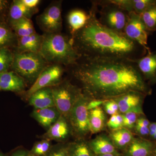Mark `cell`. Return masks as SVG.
<instances>
[{
    "mask_svg": "<svg viewBox=\"0 0 156 156\" xmlns=\"http://www.w3.org/2000/svg\"><path fill=\"white\" fill-rule=\"evenodd\" d=\"M90 100L88 96L82 93L73 107L68 119L71 126L73 134L78 139H83L91 133L89 110L87 108Z\"/></svg>",
    "mask_w": 156,
    "mask_h": 156,
    "instance_id": "6",
    "label": "cell"
},
{
    "mask_svg": "<svg viewBox=\"0 0 156 156\" xmlns=\"http://www.w3.org/2000/svg\"><path fill=\"white\" fill-rule=\"evenodd\" d=\"M134 129H135L136 133L141 136H147L150 134V130L149 127L136 124L134 127Z\"/></svg>",
    "mask_w": 156,
    "mask_h": 156,
    "instance_id": "36",
    "label": "cell"
},
{
    "mask_svg": "<svg viewBox=\"0 0 156 156\" xmlns=\"http://www.w3.org/2000/svg\"><path fill=\"white\" fill-rule=\"evenodd\" d=\"M71 134H73L72 129L69 121L66 118L61 115L42 136V138L51 141L55 140L58 143H64Z\"/></svg>",
    "mask_w": 156,
    "mask_h": 156,
    "instance_id": "12",
    "label": "cell"
},
{
    "mask_svg": "<svg viewBox=\"0 0 156 156\" xmlns=\"http://www.w3.org/2000/svg\"><path fill=\"white\" fill-rule=\"evenodd\" d=\"M9 156H34L30 153V151L23 148H18L13 151Z\"/></svg>",
    "mask_w": 156,
    "mask_h": 156,
    "instance_id": "35",
    "label": "cell"
},
{
    "mask_svg": "<svg viewBox=\"0 0 156 156\" xmlns=\"http://www.w3.org/2000/svg\"><path fill=\"white\" fill-rule=\"evenodd\" d=\"M61 115L55 106L34 109L31 113V116L48 130L56 122Z\"/></svg>",
    "mask_w": 156,
    "mask_h": 156,
    "instance_id": "16",
    "label": "cell"
},
{
    "mask_svg": "<svg viewBox=\"0 0 156 156\" xmlns=\"http://www.w3.org/2000/svg\"><path fill=\"white\" fill-rule=\"evenodd\" d=\"M0 91H1V89H0Z\"/></svg>",
    "mask_w": 156,
    "mask_h": 156,
    "instance_id": "46",
    "label": "cell"
},
{
    "mask_svg": "<svg viewBox=\"0 0 156 156\" xmlns=\"http://www.w3.org/2000/svg\"><path fill=\"white\" fill-rule=\"evenodd\" d=\"M94 3L86 25L71 39L81 57L111 58L134 60L144 56L147 51L124 33L112 30L101 23Z\"/></svg>",
    "mask_w": 156,
    "mask_h": 156,
    "instance_id": "2",
    "label": "cell"
},
{
    "mask_svg": "<svg viewBox=\"0 0 156 156\" xmlns=\"http://www.w3.org/2000/svg\"><path fill=\"white\" fill-rule=\"evenodd\" d=\"M143 22L150 33L156 30V0L141 15Z\"/></svg>",
    "mask_w": 156,
    "mask_h": 156,
    "instance_id": "27",
    "label": "cell"
},
{
    "mask_svg": "<svg viewBox=\"0 0 156 156\" xmlns=\"http://www.w3.org/2000/svg\"><path fill=\"white\" fill-rule=\"evenodd\" d=\"M9 3L5 0H0V19L5 16L7 11L9 9ZM0 21H2L0 20Z\"/></svg>",
    "mask_w": 156,
    "mask_h": 156,
    "instance_id": "38",
    "label": "cell"
},
{
    "mask_svg": "<svg viewBox=\"0 0 156 156\" xmlns=\"http://www.w3.org/2000/svg\"><path fill=\"white\" fill-rule=\"evenodd\" d=\"M68 156H95L89 142L84 139H78L69 144Z\"/></svg>",
    "mask_w": 156,
    "mask_h": 156,
    "instance_id": "25",
    "label": "cell"
},
{
    "mask_svg": "<svg viewBox=\"0 0 156 156\" xmlns=\"http://www.w3.org/2000/svg\"><path fill=\"white\" fill-rule=\"evenodd\" d=\"M37 20L45 33H58L62 28L61 2L51 4L37 17Z\"/></svg>",
    "mask_w": 156,
    "mask_h": 156,
    "instance_id": "8",
    "label": "cell"
},
{
    "mask_svg": "<svg viewBox=\"0 0 156 156\" xmlns=\"http://www.w3.org/2000/svg\"><path fill=\"white\" fill-rule=\"evenodd\" d=\"M152 137L153 139L156 140V132L155 134H154V136H152Z\"/></svg>",
    "mask_w": 156,
    "mask_h": 156,
    "instance_id": "45",
    "label": "cell"
},
{
    "mask_svg": "<svg viewBox=\"0 0 156 156\" xmlns=\"http://www.w3.org/2000/svg\"><path fill=\"white\" fill-rule=\"evenodd\" d=\"M82 58L73 65V74L91 100L113 99L131 91L146 95L151 92L133 60Z\"/></svg>",
    "mask_w": 156,
    "mask_h": 156,
    "instance_id": "1",
    "label": "cell"
},
{
    "mask_svg": "<svg viewBox=\"0 0 156 156\" xmlns=\"http://www.w3.org/2000/svg\"><path fill=\"white\" fill-rule=\"evenodd\" d=\"M9 23L17 38L28 36L36 33L30 19L23 18Z\"/></svg>",
    "mask_w": 156,
    "mask_h": 156,
    "instance_id": "24",
    "label": "cell"
},
{
    "mask_svg": "<svg viewBox=\"0 0 156 156\" xmlns=\"http://www.w3.org/2000/svg\"><path fill=\"white\" fill-rule=\"evenodd\" d=\"M52 146L51 140L43 139L36 142L30 151L34 156H43L50 151Z\"/></svg>",
    "mask_w": 156,
    "mask_h": 156,
    "instance_id": "29",
    "label": "cell"
},
{
    "mask_svg": "<svg viewBox=\"0 0 156 156\" xmlns=\"http://www.w3.org/2000/svg\"><path fill=\"white\" fill-rule=\"evenodd\" d=\"M109 128L113 130L123 128V116L122 114L113 115L107 122Z\"/></svg>",
    "mask_w": 156,
    "mask_h": 156,
    "instance_id": "33",
    "label": "cell"
},
{
    "mask_svg": "<svg viewBox=\"0 0 156 156\" xmlns=\"http://www.w3.org/2000/svg\"><path fill=\"white\" fill-rule=\"evenodd\" d=\"M52 88L55 106L61 115L68 119L73 107L83 93L82 90L69 81L62 82Z\"/></svg>",
    "mask_w": 156,
    "mask_h": 156,
    "instance_id": "5",
    "label": "cell"
},
{
    "mask_svg": "<svg viewBox=\"0 0 156 156\" xmlns=\"http://www.w3.org/2000/svg\"><path fill=\"white\" fill-rule=\"evenodd\" d=\"M89 144L95 155L114 154L121 156L109 136L105 134L98 135L89 141Z\"/></svg>",
    "mask_w": 156,
    "mask_h": 156,
    "instance_id": "18",
    "label": "cell"
},
{
    "mask_svg": "<svg viewBox=\"0 0 156 156\" xmlns=\"http://www.w3.org/2000/svg\"><path fill=\"white\" fill-rule=\"evenodd\" d=\"M69 143H58L53 145L50 151L43 156H68Z\"/></svg>",
    "mask_w": 156,
    "mask_h": 156,
    "instance_id": "30",
    "label": "cell"
},
{
    "mask_svg": "<svg viewBox=\"0 0 156 156\" xmlns=\"http://www.w3.org/2000/svg\"><path fill=\"white\" fill-rule=\"evenodd\" d=\"M17 38L10 26L0 21V48H9L14 44Z\"/></svg>",
    "mask_w": 156,
    "mask_h": 156,
    "instance_id": "26",
    "label": "cell"
},
{
    "mask_svg": "<svg viewBox=\"0 0 156 156\" xmlns=\"http://www.w3.org/2000/svg\"><path fill=\"white\" fill-rule=\"evenodd\" d=\"M30 105L34 109H41L55 106L52 87L39 89L28 98Z\"/></svg>",
    "mask_w": 156,
    "mask_h": 156,
    "instance_id": "15",
    "label": "cell"
},
{
    "mask_svg": "<svg viewBox=\"0 0 156 156\" xmlns=\"http://www.w3.org/2000/svg\"><path fill=\"white\" fill-rule=\"evenodd\" d=\"M151 123L147 119H146L144 117H140L137 119L136 121V124L140 125L145 127H149Z\"/></svg>",
    "mask_w": 156,
    "mask_h": 156,
    "instance_id": "40",
    "label": "cell"
},
{
    "mask_svg": "<svg viewBox=\"0 0 156 156\" xmlns=\"http://www.w3.org/2000/svg\"><path fill=\"white\" fill-rule=\"evenodd\" d=\"M133 61L145 81L156 83V51H148L144 56Z\"/></svg>",
    "mask_w": 156,
    "mask_h": 156,
    "instance_id": "13",
    "label": "cell"
},
{
    "mask_svg": "<svg viewBox=\"0 0 156 156\" xmlns=\"http://www.w3.org/2000/svg\"><path fill=\"white\" fill-rule=\"evenodd\" d=\"M89 14L79 9L73 10L68 16V22L71 31L72 36L83 28L89 21Z\"/></svg>",
    "mask_w": 156,
    "mask_h": 156,
    "instance_id": "22",
    "label": "cell"
},
{
    "mask_svg": "<svg viewBox=\"0 0 156 156\" xmlns=\"http://www.w3.org/2000/svg\"><path fill=\"white\" fill-rule=\"evenodd\" d=\"M96 3L101 6L99 12L100 19H98L101 23L112 30L123 33L129 13L108 1H100Z\"/></svg>",
    "mask_w": 156,
    "mask_h": 156,
    "instance_id": "7",
    "label": "cell"
},
{
    "mask_svg": "<svg viewBox=\"0 0 156 156\" xmlns=\"http://www.w3.org/2000/svg\"><path fill=\"white\" fill-rule=\"evenodd\" d=\"M149 128L150 130L149 135L152 137L156 132V122L151 123Z\"/></svg>",
    "mask_w": 156,
    "mask_h": 156,
    "instance_id": "41",
    "label": "cell"
},
{
    "mask_svg": "<svg viewBox=\"0 0 156 156\" xmlns=\"http://www.w3.org/2000/svg\"><path fill=\"white\" fill-rule=\"evenodd\" d=\"M48 62L39 53L30 52L14 53L11 69L26 82L33 84Z\"/></svg>",
    "mask_w": 156,
    "mask_h": 156,
    "instance_id": "4",
    "label": "cell"
},
{
    "mask_svg": "<svg viewBox=\"0 0 156 156\" xmlns=\"http://www.w3.org/2000/svg\"><path fill=\"white\" fill-rule=\"evenodd\" d=\"M155 0H131L132 12L141 15Z\"/></svg>",
    "mask_w": 156,
    "mask_h": 156,
    "instance_id": "31",
    "label": "cell"
},
{
    "mask_svg": "<svg viewBox=\"0 0 156 156\" xmlns=\"http://www.w3.org/2000/svg\"><path fill=\"white\" fill-rule=\"evenodd\" d=\"M106 100H90L87 105L88 110H91L103 105Z\"/></svg>",
    "mask_w": 156,
    "mask_h": 156,
    "instance_id": "37",
    "label": "cell"
},
{
    "mask_svg": "<svg viewBox=\"0 0 156 156\" xmlns=\"http://www.w3.org/2000/svg\"><path fill=\"white\" fill-rule=\"evenodd\" d=\"M117 150H125L134 139L131 131L125 128L113 130L109 135Z\"/></svg>",
    "mask_w": 156,
    "mask_h": 156,
    "instance_id": "21",
    "label": "cell"
},
{
    "mask_svg": "<svg viewBox=\"0 0 156 156\" xmlns=\"http://www.w3.org/2000/svg\"><path fill=\"white\" fill-rule=\"evenodd\" d=\"M102 106L104 107L105 112L111 116L117 114L119 113V105L113 98L107 100Z\"/></svg>",
    "mask_w": 156,
    "mask_h": 156,
    "instance_id": "34",
    "label": "cell"
},
{
    "mask_svg": "<svg viewBox=\"0 0 156 156\" xmlns=\"http://www.w3.org/2000/svg\"><path fill=\"white\" fill-rule=\"evenodd\" d=\"M145 95L141 92L131 91L113 99L118 104L119 112L122 114L134 111L142 115L144 113L142 106Z\"/></svg>",
    "mask_w": 156,
    "mask_h": 156,
    "instance_id": "11",
    "label": "cell"
},
{
    "mask_svg": "<svg viewBox=\"0 0 156 156\" xmlns=\"http://www.w3.org/2000/svg\"><path fill=\"white\" fill-rule=\"evenodd\" d=\"M27 7L31 9H35L41 1L39 0H21Z\"/></svg>",
    "mask_w": 156,
    "mask_h": 156,
    "instance_id": "39",
    "label": "cell"
},
{
    "mask_svg": "<svg viewBox=\"0 0 156 156\" xmlns=\"http://www.w3.org/2000/svg\"><path fill=\"white\" fill-rule=\"evenodd\" d=\"M25 87L24 80L13 71L0 73L1 90L21 92Z\"/></svg>",
    "mask_w": 156,
    "mask_h": 156,
    "instance_id": "14",
    "label": "cell"
},
{
    "mask_svg": "<svg viewBox=\"0 0 156 156\" xmlns=\"http://www.w3.org/2000/svg\"><path fill=\"white\" fill-rule=\"evenodd\" d=\"M17 52L39 53L43 41V35L36 33L28 36L17 38Z\"/></svg>",
    "mask_w": 156,
    "mask_h": 156,
    "instance_id": "19",
    "label": "cell"
},
{
    "mask_svg": "<svg viewBox=\"0 0 156 156\" xmlns=\"http://www.w3.org/2000/svg\"><path fill=\"white\" fill-rule=\"evenodd\" d=\"M0 156H9L8 155L2 152H0Z\"/></svg>",
    "mask_w": 156,
    "mask_h": 156,
    "instance_id": "43",
    "label": "cell"
},
{
    "mask_svg": "<svg viewBox=\"0 0 156 156\" xmlns=\"http://www.w3.org/2000/svg\"><path fill=\"white\" fill-rule=\"evenodd\" d=\"M95 156H120L114 154H105L96 155Z\"/></svg>",
    "mask_w": 156,
    "mask_h": 156,
    "instance_id": "42",
    "label": "cell"
},
{
    "mask_svg": "<svg viewBox=\"0 0 156 156\" xmlns=\"http://www.w3.org/2000/svg\"><path fill=\"white\" fill-rule=\"evenodd\" d=\"M153 154L154 155V156H156V148H154V149L153 151Z\"/></svg>",
    "mask_w": 156,
    "mask_h": 156,
    "instance_id": "44",
    "label": "cell"
},
{
    "mask_svg": "<svg viewBox=\"0 0 156 156\" xmlns=\"http://www.w3.org/2000/svg\"><path fill=\"white\" fill-rule=\"evenodd\" d=\"M63 69L60 65L48 66L44 69L41 74L30 88L26 92V96L28 99L30 96L39 89L53 87L62 82Z\"/></svg>",
    "mask_w": 156,
    "mask_h": 156,
    "instance_id": "10",
    "label": "cell"
},
{
    "mask_svg": "<svg viewBox=\"0 0 156 156\" xmlns=\"http://www.w3.org/2000/svg\"><path fill=\"white\" fill-rule=\"evenodd\" d=\"M154 149L153 144L143 138H134L125 150L123 156H151Z\"/></svg>",
    "mask_w": 156,
    "mask_h": 156,
    "instance_id": "17",
    "label": "cell"
},
{
    "mask_svg": "<svg viewBox=\"0 0 156 156\" xmlns=\"http://www.w3.org/2000/svg\"><path fill=\"white\" fill-rule=\"evenodd\" d=\"M123 33L129 39L143 47L147 52L150 51L147 46L148 37L150 32L139 14L133 12L129 13Z\"/></svg>",
    "mask_w": 156,
    "mask_h": 156,
    "instance_id": "9",
    "label": "cell"
},
{
    "mask_svg": "<svg viewBox=\"0 0 156 156\" xmlns=\"http://www.w3.org/2000/svg\"><path fill=\"white\" fill-rule=\"evenodd\" d=\"M36 12V9H30L22 2L21 0H14L9 9V23L23 18L30 19Z\"/></svg>",
    "mask_w": 156,
    "mask_h": 156,
    "instance_id": "20",
    "label": "cell"
},
{
    "mask_svg": "<svg viewBox=\"0 0 156 156\" xmlns=\"http://www.w3.org/2000/svg\"><path fill=\"white\" fill-rule=\"evenodd\" d=\"M14 58V53L9 48H0V73L9 71L12 67Z\"/></svg>",
    "mask_w": 156,
    "mask_h": 156,
    "instance_id": "28",
    "label": "cell"
},
{
    "mask_svg": "<svg viewBox=\"0 0 156 156\" xmlns=\"http://www.w3.org/2000/svg\"><path fill=\"white\" fill-rule=\"evenodd\" d=\"M39 53L47 62L74 65L81 57L72 40L59 33H45Z\"/></svg>",
    "mask_w": 156,
    "mask_h": 156,
    "instance_id": "3",
    "label": "cell"
},
{
    "mask_svg": "<svg viewBox=\"0 0 156 156\" xmlns=\"http://www.w3.org/2000/svg\"><path fill=\"white\" fill-rule=\"evenodd\" d=\"M89 118L91 133H98L104 129L107 122L105 113L101 107L89 111Z\"/></svg>",
    "mask_w": 156,
    "mask_h": 156,
    "instance_id": "23",
    "label": "cell"
},
{
    "mask_svg": "<svg viewBox=\"0 0 156 156\" xmlns=\"http://www.w3.org/2000/svg\"><path fill=\"white\" fill-rule=\"evenodd\" d=\"M139 114L136 112L131 111L123 114V128L128 130L134 128Z\"/></svg>",
    "mask_w": 156,
    "mask_h": 156,
    "instance_id": "32",
    "label": "cell"
}]
</instances>
